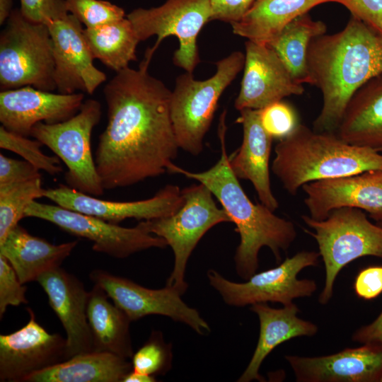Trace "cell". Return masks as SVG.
I'll return each instance as SVG.
<instances>
[{"label":"cell","mask_w":382,"mask_h":382,"mask_svg":"<svg viewBox=\"0 0 382 382\" xmlns=\"http://www.w3.org/2000/svg\"><path fill=\"white\" fill-rule=\"evenodd\" d=\"M132 23L140 41L158 37L148 50L144 61L150 63L161 41L170 35L179 40L175 52V65L192 73L199 63L197 38L202 27L212 19L210 0H167L158 7L138 8L126 16Z\"/></svg>","instance_id":"30bf717a"},{"label":"cell","mask_w":382,"mask_h":382,"mask_svg":"<svg viewBox=\"0 0 382 382\" xmlns=\"http://www.w3.org/2000/svg\"><path fill=\"white\" fill-rule=\"evenodd\" d=\"M27 287L21 283L8 261L0 255V318L8 306L28 303Z\"/></svg>","instance_id":"d590c367"},{"label":"cell","mask_w":382,"mask_h":382,"mask_svg":"<svg viewBox=\"0 0 382 382\" xmlns=\"http://www.w3.org/2000/svg\"><path fill=\"white\" fill-rule=\"evenodd\" d=\"M260 111L262 125L273 139L286 137L299 124L294 108L282 100L273 103Z\"/></svg>","instance_id":"e575fe53"},{"label":"cell","mask_w":382,"mask_h":382,"mask_svg":"<svg viewBox=\"0 0 382 382\" xmlns=\"http://www.w3.org/2000/svg\"><path fill=\"white\" fill-rule=\"evenodd\" d=\"M78 241L54 245L17 225L0 243V255L11 264L23 284L37 281L42 274L60 267Z\"/></svg>","instance_id":"cb8c5ba5"},{"label":"cell","mask_w":382,"mask_h":382,"mask_svg":"<svg viewBox=\"0 0 382 382\" xmlns=\"http://www.w3.org/2000/svg\"><path fill=\"white\" fill-rule=\"evenodd\" d=\"M326 25L306 13L290 22L267 45L277 53L292 77L300 83H308L307 52L315 37L325 34Z\"/></svg>","instance_id":"f546056e"},{"label":"cell","mask_w":382,"mask_h":382,"mask_svg":"<svg viewBox=\"0 0 382 382\" xmlns=\"http://www.w3.org/2000/svg\"><path fill=\"white\" fill-rule=\"evenodd\" d=\"M171 346L165 343L162 334L153 332L149 340L133 354L132 371L154 376L166 374L171 366Z\"/></svg>","instance_id":"d6a6232c"},{"label":"cell","mask_w":382,"mask_h":382,"mask_svg":"<svg viewBox=\"0 0 382 382\" xmlns=\"http://www.w3.org/2000/svg\"><path fill=\"white\" fill-rule=\"evenodd\" d=\"M301 218L313 230L305 231L316 241L324 262L325 285L318 301L325 305L332 297L335 279L342 268L364 256L382 258V227L354 207L333 209L323 220L308 215Z\"/></svg>","instance_id":"5b68a950"},{"label":"cell","mask_w":382,"mask_h":382,"mask_svg":"<svg viewBox=\"0 0 382 382\" xmlns=\"http://www.w3.org/2000/svg\"><path fill=\"white\" fill-rule=\"evenodd\" d=\"M20 11L28 21L47 24L69 13L65 0H20Z\"/></svg>","instance_id":"8d00e7d4"},{"label":"cell","mask_w":382,"mask_h":382,"mask_svg":"<svg viewBox=\"0 0 382 382\" xmlns=\"http://www.w3.org/2000/svg\"><path fill=\"white\" fill-rule=\"evenodd\" d=\"M41 178L0 185V243L25 217L28 205L44 197Z\"/></svg>","instance_id":"4dcf8cb0"},{"label":"cell","mask_w":382,"mask_h":382,"mask_svg":"<svg viewBox=\"0 0 382 382\" xmlns=\"http://www.w3.org/2000/svg\"><path fill=\"white\" fill-rule=\"evenodd\" d=\"M381 382H382V380H381Z\"/></svg>","instance_id":"7dc6e473"},{"label":"cell","mask_w":382,"mask_h":382,"mask_svg":"<svg viewBox=\"0 0 382 382\" xmlns=\"http://www.w3.org/2000/svg\"><path fill=\"white\" fill-rule=\"evenodd\" d=\"M46 25L52 41L54 81L59 93L71 94L80 91L92 95L107 77L93 64L82 24L68 13Z\"/></svg>","instance_id":"9a60e30c"},{"label":"cell","mask_w":382,"mask_h":382,"mask_svg":"<svg viewBox=\"0 0 382 382\" xmlns=\"http://www.w3.org/2000/svg\"><path fill=\"white\" fill-rule=\"evenodd\" d=\"M13 0H0V25H2L13 11Z\"/></svg>","instance_id":"ee69618b"},{"label":"cell","mask_w":382,"mask_h":382,"mask_svg":"<svg viewBox=\"0 0 382 382\" xmlns=\"http://www.w3.org/2000/svg\"><path fill=\"white\" fill-rule=\"evenodd\" d=\"M332 0H255L233 33L259 44L269 45L294 19Z\"/></svg>","instance_id":"4316f807"},{"label":"cell","mask_w":382,"mask_h":382,"mask_svg":"<svg viewBox=\"0 0 382 382\" xmlns=\"http://www.w3.org/2000/svg\"><path fill=\"white\" fill-rule=\"evenodd\" d=\"M156 381L155 377L146 375L141 373L131 371L124 378L122 382H154Z\"/></svg>","instance_id":"7bdbcfd3"},{"label":"cell","mask_w":382,"mask_h":382,"mask_svg":"<svg viewBox=\"0 0 382 382\" xmlns=\"http://www.w3.org/2000/svg\"><path fill=\"white\" fill-rule=\"evenodd\" d=\"M245 54L233 52L216 64V71L209 79L195 80L192 73L178 76L172 91L170 117L180 149L197 156L203 151L219 99L243 69Z\"/></svg>","instance_id":"8992f818"},{"label":"cell","mask_w":382,"mask_h":382,"mask_svg":"<svg viewBox=\"0 0 382 382\" xmlns=\"http://www.w3.org/2000/svg\"><path fill=\"white\" fill-rule=\"evenodd\" d=\"M225 114L224 112L221 117V156L217 162L209 169L196 173L173 163L168 172L182 174L204 184L219 201L240 236L234 256L236 270L247 280L259 267L260 249L269 248L279 263L281 253L286 251L296 239V231L291 221L277 216L262 203H253L242 188L231 168L226 152Z\"/></svg>","instance_id":"3957f363"},{"label":"cell","mask_w":382,"mask_h":382,"mask_svg":"<svg viewBox=\"0 0 382 382\" xmlns=\"http://www.w3.org/2000/svg\"><path fill=\"white\" fill-rule=\"evenodd\" d=\"M44 197L64 208L117 224L127 219L151 220L176 212L183 204L182 190L167 185L154 197L133 202L103 200L68 185L45 189Z\"/></svg>","instance_id":"2e32d148"},{"label":"cell","mask_w":382,"mask_h":382,"mask_svg":"<svg viewBox=\"0 0 382 382\" xmlns=\"http://www.w3.org/2000/svg\"><path fill=\"white\" fill-rule=\"evenodd\" d=\"M25 217L49 221L62 230L93 243V250L115 258H125L152 248H165L166 241L151 233L141 221L135 227L126 228L96 216L59 205L34 200L27 207Z\"/></svg>","instance_id":"7c38bea8"},{"label":"cell","mask_w":382,"mask_h":382,"mask_svg":"<svg viewBox=\"0 0 382 382\" xmlns=\"http://www.w3.org/2000/svg\"><path fill=\"white\" fill-rule=\"evenodd\" d=\"M319 257L315 251L299 252L275 267L255 272L245 282H231L214 270H208L207 277L229 306L243 307L267 302L285 306L295 299L311 296L316 291L313 279H300L297 276L304 268L317 266Z\"/></svg>","instance_id":"8fae6325"},{"label":"cell","mask_w":382,"mask_h":382,"mask_svg":"<svg viewBox=\"0 0 382 382\" xmlns=\"http://www.w3.org/2000/svg\"><path fill=\"white\" fill-rule=\"evenodd\" d=\"M54 59L48 26L13 9L0 35L1 90L26 86L52 91Z\"/></svg>","instance_id":"52a82bcc"},{"label":"cell","mask_w":382,"mask_h":382,"mask_svg":"<svg viewBox=\"0 0 382 382\" xmlns=\"http://www.w3.org/2000/svg\"><path fill=\"white\" fill-rule=\"evenodd\" d=\"M149 63L127 67L106 83L108 124L95 163L104 190L129 187L168 172L178 151L170 117L172 91L151 76Z\"/></svg>","instance_id":"6da1fadb"},{"label":"cell","mask_w":382,"mask_h":382,"mask_svg":"<svg viewBox=\"0 0 382 382\" xmlns=\"http://www.w3.org/2000/svg\"><path fill=\"white\" fill-rule=\"evenodd\" d=\"M43 145L40 141L32 140L25 137L0 127V147L14 152L24 160L34 165L39 170H42L50 175H54L62 171L59 165V157L50 156L45 154L40 146Z\"/></svg>","instance_id":"1f68e13d"},{"label":"cell","mask_w":382,"mask_h":382,"mask_svg":"<svg viewBox=\"0 0 382 382\" xmlns=\"http://www.w3.org/2000/svg\"><path fill=\"white\" fill-rule=\"evenodd\" d=\"M304 203L309 216L323 220L335 209L354 207L382 221V170L327 178L304 184Z\"/></svg>","instance_id":"ac0fdd59"},{"label":"cell","mask_w":382,"mask_h":382,"mask_svg":"<svg viewBox=\"0 0 382 382\" xmlns=\"http://www.w3.org/2000/svg\"><path fill=\"white\" fill-rule=\"evenodd\" d=\"M352 340L359 343L382 342V311L371 323L357 329Z\"/></svg>","instance_id":"b9f144b4"},{"label":"cell","mask_w":382,"mask_h":382,"mask_svg":"<svg viewBox=\"0 0 382 382\" xmlns=\"http://www.w3.org/2000/svg\"><path fill=\"white\" fill-rule=\"evenodd\" d=\"M83 93H53L26 86L0 92V122L6 129L30 136L38 122L55 124L74 116L83 103Z\"/></svg>","instance_id":"d6986e66"},{"label":"cell","mask_w":382,"mask_h":382,"mask_svg":"<svg viewBox=\"0 0 382 382\" xmlns=\"http://www.w3.org/2000/svg\"><path fill=\"white\" fill-rule=\"evenodd\" d=\"M90 279L105 291L131 321L149 315H161L186 324L199 335L210 331L209 324L199 313L187 305L181 294L171 286L149 289L101 270H93Z\"/></svg>","instance_id":"4fadbf2b"},{"label":"cell","mask_w":382,"mask_h":382,"mask_svg":"<svg viewBox=\"0 0 382 382\" xmlns=\"http://www.w3.org/2000/svg\"><path fill=\"white\" fill-rule=\"evenodd\" d=\"M244 72L235 108L260 110L290 96L304 92L270 46L245 42Z\"/></svg>","instance_id":"e0dca14e"},{"label":"cell","mask_w":382,"mask_h":382,"mask_svg":"<svg viewBox=\"0 0 382 382\" xmlns=\"http://www.w3.org/2000/svg\"><path fill=\"white\" fill-rule=\"evenodd\" d=\"M109 296L94 284L89 291L87 318L93 351L105 352L128 359L133 356L129 323L126 313L108 300Z\"/></svg>","instance_id":"83f0119b"},{"label":"cell","mask_w":382,"mask_h":382,"mask_svg":"<svg viewBox=\"0 0 382 382\" xmlns=\"http://www.w3.org/2000/svg\"><path fill=\"white\" fill-rule=\"evenodd\" d=\"M239 111L236 122L243 126V141L228 156L231 168L238 179L250 181L261 203L274 212L279 202L271 188L269 168L273 137L262 125L260 110Z\"/></svg>","instance_id":"7402d4cb"},{"label":"cell","mask_w":382,"mask_h":382,"mask_svg":"<svg viewBox=\"0 0 382 382\" xmlns=\"http://www.w3.org/2000/svg\"><path fill=\"white\" fill-rule=\"evenodd\" d=\"M183 204L168 216L143 221L147 230L163 238L174 254V265L166 285L183 295L187 289L185 280L187 262L203 236L214 226L231 222L225 210L217 207L211 190L204 184L182 190Z\"/></svg>","instance_id":"ba28073f"},{"label":"cell","mask_w":382,"mask_h":382,"mask_svg":"<svg viewBox=\"0 0 382 382\" xmlns=\"http://www.w3.org/2000/svg\"><path fill=\"white\" fill-rule=\"evenodd\" d=\"M250 310L258 317L260 334L254 353L238 382L264 381L259 370L275 347L294 337L313 336L318 330L315 323L297 316L299 308L294 302L281 308L259 303L251 305Z\"/></svg>","instance_id":"603a6c76"},{"label":"cell","mask_w":382,"mask_h":382,"mask_svg":"<svg viewBox=\"0 0 382 382\" xmlns=\"http://www.w3.org/2000/svg\"><path fill=\"white\" fill-rule=\"evenodd\" d=\"M337 134L350 144L382 151V74L354 93Z\"/></svg>","instance_id":"d4e9b609"},{"label":"cell","mask_w":382,"mask_h":382,"mask_svg":"<svg viewBox=\"0 0 382 382\" xmlns=\"http://www.w3.org/2000/svg\"><path fill=\"white\" fill-rule=\"evenodd\" d=\"M354 289L358 297L372 300L382 293V265L367 267L357 274Z\"/></svg>","instance_id":"ab89813d"},{"label":"cell","mask_w":382,"mask_h":382,"mask_svg":"<svg viewBox=\"0 0 382 382\" xmlns=\"http://www.w3.org/2000/svg\"><path fill=\"white\" fill-rule=\"evenodd\" d=\"M378 33L380 35V36L381 37V38H382V28Z\"/></svg>","instance_id":"f6af8a7d"},{"label":"cell","mask_w":382,"mask_h":382,"mask_svg":"<svg viewBox=\"0 0 382 382\" xmlns=\"http://www.w3.org/2000/svg\"><path fill=\"white\" fill-rule=\"evenodd\" d=\"M345 6L352 16L376 32L382 28V0H332Z\"/></svg>","instance_id":"f35d334b"},{"label":"cell","mask_w":382,"mask_h":382,"mask_svg":"<svg viewBox=\"0 0 382 382\" xmlns=\"http://www.w3.org/2000/svg\"><path fill=\"white\" fill-rule=\"evenodd\" d=\"M26 310L25 325L0 335V381H25L31 374L68 359L66 338L48 332L33 311Z\"/></svg>","instance_id":"5bb4252c"},{"label":"cell","mask_w":382,"mask_h":382,"mask_svg":"<svg viewBox=\"0 0 382 382\" xmlns=\"http://www.w3.org/2000/svg\"><path fill=\"white\" fill-rule=\"evenodd\" d=\"M83 33L93 58L116 72L137 60L136 48L141 41L127 17L96 28H85Z\"/></svg>","instance_id":"f1b7e54d"},{"label":"cell","mask_w":382,"mask_h":382,"mask_svg":"<svg viewBox=\"0 0 382 382\" xmlns=\"http://www.w3.org/2000/svg\"><path fill=\"white\" fill-rule=\"evenodd\" d=\"M65 4L68 13L87 28L125 18L122 8L105 0H65Z\"/></svg>","instance_id":"836d02e7"},{"label":"cell","mask_w":382,"mask_h":382,"mask_svg":"<svg viewBox=\"0 0 382 382\" xmlns=\"http://www.w3.org/2000/svg\"><path fill=\"white\" fill-rule=\"evenodd\" d=\"M255 0H210L212 19L231 24L240 21Z\"/></svg>","instance_id":"60d3db41"},{"label":"cell","mask_w":382,"mask_h":382,"mask_svg":"<svg viewBox=\"0 0 382 382\" xmlns=\"http://www.w3.org/2000/svg\"><path fill=\"white\" fill-rule=\"evenodd\" d=\"M127 359L91 351L76 354L61 363L35 372L26 382H122L132 370Z\"/></svg>","instance_id":"484cf974"},{"label":"cell","mask_w":382,"mask_h":382,"mask_svg":"<svg viewBox=\"0 0 382 382\" xmlns=\"http://www.w3.org/2000/svg\"><path fill=\"white\" fill-rule=\"evenodd\" d=\"M36 282L46 293L66 332L68 359L93 351L87 318L89 291L83 284L61 267L42 274Z\"/></svg>","instance_id":"44dd1931"},{"label":"cell","mask_w":382,"mask_h":382,"mask_svg":"<svg viewBox=\"0 0 382 382\" xmlns=\"http://www.w3.org/2000/svg\"><path fill=\"white\" fill-rule=\"evenodd\" d=\"M39 170L25 160L19 161L0 154V185L40 178Z\"/></svg>","instance_id":"74e56055"},{"label":"cell","mask_w":382,"mask_h":382,"mask_svg":"<svg viewBox=\"0 0 382 382\" xmlns=\"http://www.w3.org/2000/svg\"><path fill=\"white\" fill-rule=\"evenodd\" d=\"M272 171L289 194L308 183L382 170V154L350 144L337 133L316 132L298 124L274 148Z\"/></svg>","instance_id":"277c9868"},{"label":"cell","mask_w":382,"mask_h":382,"mask_svg":"<svg viewBox=\"0 0 382 382\" xmlns=\"http://www.w3.org/2000/svg\"><path fill=\"white\" fill-rule=\"evenodd\" d=\"M101 105L95 99L85 100L79 111L59 123L38 122L30 136L52 150L66 166L65 180L71 188L83 193L100 196L104 192L91 148V137L99 123Z\"/></svg>","instance_id":"9c48e42d"},{"label":"cell","mask_w":382,"mask_h":382,"mask_svg":"<svg viewBox=\"0 0 382 382\" xmlns=\"http://www.w3.org/2000/svg\"><path fill=\"white\" fill-rule=\"evenodd\" d=\"M297 382H381L382 342L317 357L286 355Z\"/></svg>","instance_id":"ffe728a7"},{"label":"cell","mask_w":382,"mask_h":382,"mask_svg":"<svg viewBox=\"0 0 382 382\" xmlns=\"http://www.w3.org/2000/svg\"><path fill=\"white\" fill-rule=\"evenodd\" d=\"M378 224L382 227V221H378Z\"/></svg>","instance_id":"bcb514c9"},{"label":"cell","mask_w":382,"mask_h":382,"mask_svg":"<svg viewBox=\"0 0 382 382\" xmlns=\"http://www.w3.org/2000/svg\"><path fill=\"white\" fill-rule=\"evenodd\" d=\"M308 83L323 96L316 132H336L349 102L368 81L382 74V38L351 16L340 31L313 39L307 52Z\"/></svg>","instance_id":"7a4b0ae2"}]
</instances>
